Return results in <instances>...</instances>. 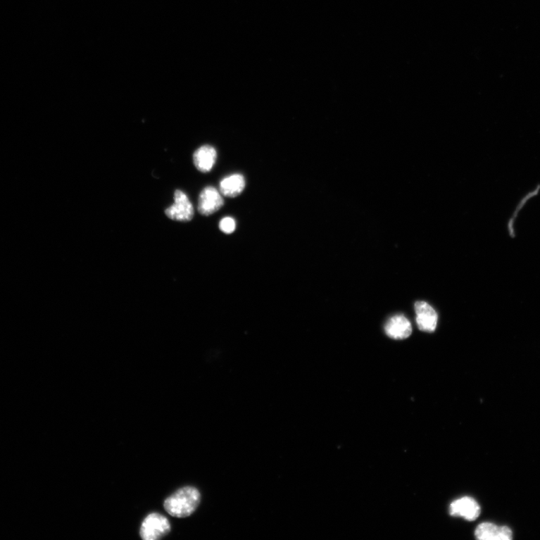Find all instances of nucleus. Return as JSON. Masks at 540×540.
Here are the masks:
<instances>
[{"label":"nucleus","mask_w":540,"mask_h":540,"mask_svg":"<svg viewBox=\"0 0 540 540\" xmlns=\"http://www.w3.org/2000/svg\"><path fill=\"white\" fill-rule=\"evenodd\" d=\"M201 496L198 489L185 486L180 489L164 502L168 514L177 518H187L199 508Z\"/></svg>","instance_id":"f257e3e1"},{"label":"nucleus","mask_w":540,"mask_h":540,"mask_svg":"<svg viewBox=\"0 0 540 540\" xmlns=\"http://www.w3.org/2000/svg\"><path fill=\"white\" fill-rule=\"evenodd\" d=\"M171 530L169 520L157 513L148 515L143 521L140 536L144 540H158L166 536Z\"/></svg>","instance_id":"f03ea898"},{"label":"nucleus","mask_w":540,"mask_h":540,"mask_svg":"<svg viewBox=\"0 0 540 540\" xmlns=\"http://www.w3.org/2000/svg\"><path fill=\"white\" fill-rule=\"evenodd\" d=\"M165 213L171 220L187 222L192 220L194 211L187 194L177 190L175 193V203L169 206Z\"/></svg>","instance_id":"7ed1b4c3"},{"label":"nucleus","mask_w":540,"mask_h":540,"mask_svg":"<svg viewBox=\"0 0 540 540\" xmlns=\"http://www.w3.org/2000/svg\"><path fill=\"white\" fill-rule=\"evenodd\" d=\"M222 194L213 187H206L200 194L198 209L206 216L220 211L224 205Z\"/></svg>","instance_id":"20e7f679"},{"label":"nucleus","mask_w":540,"mask_h":540,"mask_svg":"<svg viewBox=\"0 0 540 540\" xmlns=\"http://www.w3.org/2000/svg\"><path fill=\"white\" fill-rule=\"evenodd\" d=\"M450 513L453 516H460L467 521H475L480 514V507L474 498L464 497L451 503Z\"/></svg>","instance_id":"39448f33"},{"label":"nucleus","mask_w":540,"mask_h":540,"mask_svg":"<svg viewBox=\"0 0 540 540\" xmlns=\"http://www.w3.org/2000/svg\"><path fill=\"white\" fill-rule=\"evenodd\" d=\"M475 536L479 540H511L513 532L507 526L484 522L477 526Z\"/></svg>","instance_id":"423d86ee"},{"label":"nucleus","mask_w":540,"mask_h":540,"mask_svg":"<svg viewBox=\"0 0 540 540\" xmlns=\"http://www.w3.org/2000/svg\"><path fill=\"white\" fill-rule=\"evenodd\" d=\"M417 324L419 329L424 332H432L438 325V314L426 302H417L415 304Z\"/></svg>","instance_id":"0eeeda50"},{"label":"nucleus","mask_w":540,"mask_h":540,"mask_svg":"<svg viewBox=\"0 0 540 540\" xmlns=\"http://www.w3.org/2000/svg\"><path fill=\"white\" fill-rule=\"evenodd\" d=\"M385 332L389 338L401 340L410 336L412 327L410 321L405 316L396 315L387 321Z\"/></svg>","instance_id":"6e6552de"},{"label":"nucleus","mask_w":540,"mask_h":540,"mask_svg":"<svg viewBox=\"0 0 540 540\" xmlns=\"http://www.w3.org/2000/svg\"><path fill=\"white\" fill-rule=\"evenodd\" d=\"M216 159L215 149L210 145L202 146L193 155L194 166L202 173H208L215 165Z\"/></svg>","instance_id":"1a4fd4ad"},{"label":"nucleus","mask_w":540,"mask_h":540,"mask_svg":"<svg viewBox=\"0 0 540 540\" xmlns=\"http://www.w3.org/2000/svg\"><path fill=\"white\" fill-rule=\"evenodd\" d=\"M220 192L225 197L235 198L246 187V180L242 175H233L224 178L220 182Z\"/></svg>","instance_id":"9d476101"},{"label":"nucleus","mask_w":540,"mask_h":540,"mask_svg":"<svg viewBox=\"0 0 540 540\" xmlns=\"http://www.w3.org/2000/svg\"><path fill=\"white\" fill-rule=\"evenodd\" d=\"M221 231L226 234H231L236 230V222L233 218L226 217L220 223Z\"/></svg>","instance_id":"9b49d317"}]
</instances>
